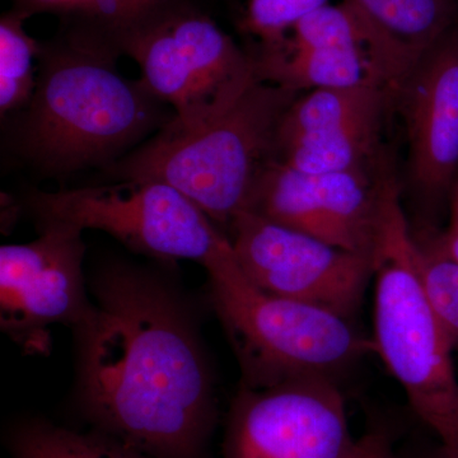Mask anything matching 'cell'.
Returning <instances> with one entry per match:
<instances>
[{"instance_id": "obj_1", "label": "cell", "mask_w": 458, "mask_h": 458, "mask_svg": "<svg viewBox=\"0 0 458 458\" xmlns=\"http://www.w3.org/2000/svg\"><path fill=\"white\" fill-rule=\"evenodd\" d=\"M81 394L99 432L147 458H200L214 423L212 375L179 298L125 265L93 284Z\"/></svg>"}, {"instance_id": "obj_2", "label": "cell", "mask_w": 458, "mask_h": 458, "mask_svg": "<svg viewBox=\"0 0 458 458\" xmlns=\"http://www.w3.org/2000/svg\"><path fill=\"white\" fill-rule=\"evenodd\" d=\"M119 56L74 27L41 44L35 90L14 126L17 155L47 176H69L104 170L162 131L174 114L120 73Z\"/></svg>"}, {"instance_id": "obj_3", "label": "cell", "mask_w": 458, "mask_h": 458, "mask_svg": "<svg viewBox=\"0 0 458 458\" xmlns=\"http://www.w3.org/2000/svg\"><path fill=\"white\" fill-rule=\"evenodd\" d=\"M298 93L256 80L231 105L191 128L165 125L104 168L114 181H159L227 229L249 209L256 182L278 152L280 123Z\"/></svg>"}, {"instance_id": "obj_4", "label": "cell", "mask_w": 458, "mask_h": 458, "mask_svg": "<svg viewBox=\"0 0 458 458\" xmlns=\"http://www.w3.org/2000/svg\"><path fill=\"white\" fill-rule=\"evenodd\" d=\"M377 354L405 391L419 418L458 447V381L450 340L423 285L418 246L401 207L397 183L387 176L375 255Z\"/></svg>"}, {"instance_id": "obj_5", "label": "cell", "mask_w": 458, "mask_h": 458, "mask_svg": "<svg viewBox=\"0 0 458 458\" xmlns=\"http://www.w3.org/2000/svg\"><path fill=\"white\" fill-rule=\"evenodd\" d=\"M205 269L214 309L236 349L246 386L258 387L294 377L335 379L376 352L373 339L361 335L352 318L265 293L252 284L232 245Z\"/></svg>"}, {"instance_id": "obj_6", "label": "cell", "mask_w": 458, "mask_h": 458, "mask_svg": "<svg viewBox=\"0 0 458 458\" xmlns=\"http://www.w3.org/2000/svg\"><path fill=\"white\" fill-rule=\"evenodd\" d=\"M29 208L40 225L98 229L162 260H194L205 267L231 247L227 234L194 201L159 181L38 191Z\"/></svg>"}, {"instance_id": "obj_7", "label": "cell", "mask_w": 458, "mask_h": 458, "mask_svg": "<svg viewBox=\"0 0 458 458\" xmlns=\"http://www.w3.org/2000/svg\"><path fill=\"white\" fill-rule=\"evenodd\" d=\"M227 236L241 270L265 293L316 304L352 318L373 276V260L250 210Z\"/></svg>"}, {"instance_id": "obj_8", "label": "cell", "mask_w": 458, "mask_h": 458, "mask_svg": "<svg viewBox=\"0 0 458 458\" xmlns=\"http://www.w3.org/2000/svg\"><path fill=\"white\" fill-rule=\"evenodd\" d=\"M335 379L294 377L243 385L225 437V458H346L354 445Z\"/></svg>"}, {"instance_id": "obj_9", "label": "cell", "mask_w": 458, "mask_h": 458, "mask_svg": "<svg viewBox=\"0 0 458 458\" xmlns=\"http://www.w3.org/2000/svg\"><path fill=\"white\" fill-rule=\"evenodd\" d=\"M38 240L0 249V325L32 354L50 348V327L75 333L92 315L82 262V231L64 225H40Z\"/></svg>"}, {"instance_id": "obj_10", "label": "cell", "mask_w": 458, "mask_h": 458, "mask_svg": "<svg viewBox=\"0 0 458 458\" xmlns=\"http://www.w3.org/2000/svg\"><path fill=\"white\" fill-rule=\"evenodd\" d=\"M370 172L307 174L274 159L259 177L247 210L373 260L387 176Z\"/></svg>"}, {"instance_id": "obj_11", "label": "cell", "mask_w": 458, "mask_h": 458, "mask_svg": "<svg viewBox=\"0 0 458 458\" xmlns=\"http://www.w3.org/2000/svg\"><path fill=\"white\" fill-rule=\"evenodd\" d=\"M399 95L408 129L412 190L436 203L458 180V25L423 57Z\"/></svg>"}, {"instance_id": "obj_12", "label": "cell", "mask_w": 458, "mask_h": 458, "mask_svg": "<svg viewBox=\"0 0 458 458\" xmlns=\"http://www.w3.org/2000/svg\"><path fill=\"white\" fill-rule=\"evenodd\" d=\"M369 31V51L391 92L452 27L458 25L457 0H348Z\"/></svg>"}, {"instance_id": "obj_13", "label": "cell", "mask_w": 458, "mask_h": 458, "mask_svg": "<svg viewBox=\"0 0 458 458\" xmlns=\"http://www.w3.org/2000/svg\"><path fill=\"white\" fill-rule=\"evenodd\" d=\"M254 57L261 81L295 93L369 83L385 86L367 47L293 49L285 40L270 47L261 45Z\"/></svg>"}, {"instance_id": "obj_14", "label": "cell", "mask_w": 458, "mask_h": 458, "mask_svg": "<svg viewBox=\"0 0 458 458\" xmlns=\"http://www.w3.org/2000/svg\"><path fill=\"white\" fill-rule=\"evenodd\" d=\"M384 111L367 114L333 131L304 135L278 148L276 159L307 174L372 167Z\"/></svg>"}, {"instance_id": "obj_15", "label": "cell", "mask_w": 458, "mask_h": 458, "mask_svg": "<svg viewBox=\"0 0 458 458\" xmlns=\"http://www.w3.org/2000/svg\"><path fill=\"white\" fill-rule=\"evenodd\" d=\"M390 92L382 84L369 83L310 90L298 96L280 123L278 148L304 135L333 131L367 114L385 111Z\"/></svg>"}, {"instance_id": "obj_16", "label": "cell", "mask_w": 458, "mask_h": 458, "mask_svg": "<svg viewBox=\"0 0 458 458\" xmlns=\"http://www.w3.org/2000/svg\"><path fill=\"white\" fill-rule=\"evenodd\" d=\"M32 16L18 7L0 21V114H18L29 104L38 80L41 44L26 31L27 18Z\"/></svg>"}, {"instance_id": "obj_17", "label": "cell", "mask_w": 458, "mask_h": 458, "mask_svg": "<svg viewBox=\"0 0 458 458\" xmlns=\"http://www.w3.org/2000/svg\"><path fill=\"white\" fill-rule=\"evenodd\" d=\"M180 2L182 0H59L54 12L64 16L66 26L92 33L116 50L114 44L120 36Z\"/></svg>"}, {"instance_id": "obj_18", "label": "cell", "mask_w": 458, "mask_h": 458, "mask_svg": "<svg viewBox=\"0 0 458 458\" xmlns=\"http://www.w3.org/2000/svg\"><path fill=\"white\" fill-rule=\"evenodd\" d=\"M16 458H147L106 434H83L49 424L26 428L16 441Z\"/></svg>"}, {"instance_id": "obj_19", "label": "cell", "mask_w": 458, "mask_h": 458, "mask_svg": "<svg viewBox=\"0 0 458 458\" xmlns=\"http://www.w3.org/2000/svg\"><path fill=\"white\" fill-rule=\"evenodd\" d=\"M291 32L286 44L293 49H369L367 27L348 0L322 5L298 21Z\"/></svg>"}, {"instance_id": "obj_20", "label": "cell", "mask_w": 458, "mask_h": 458, "mask_svg": "<svg viewBox=\"0 0 458 458\" xmlns=\"http://www.w3.org/2000/svg\"><path fill=\"white\" fill-rule=\"evenodd\" d=\"M418 265L424 288L452 349L458 351V262L437 245L434 237L418 241Z\"/></svg>"}, {"instance_id": "obj_21", "label": "cell", "mask_w": 458, "mask_h": 458, "mask_svg": "<svg viewBox=\"0 0 458 458\" xmlns=\"http://www.w3.org/2000/svg\"><path fill=\"white\" fill-rule=\"evenodd\" d=\"M328 0H249L242 29L261 45H278L286 32L307 14L327 4Z\"/></svg>"}, {"instance_id": "obj_22", "label": "cell", "mask_w": 458, "mask_h": 458, "mask_svg": "<svg viewBox=\"0 0 458 458\" xmlns=\"http://www.w3.org/2000/svg\"><path fill=\"white\" fill-rule=\"evenodd\" d=\"M346 458H396L390 438L381 430L364 434L355 439Z\"/></svg>"}, {"instance_id": "obj_23", "label": "cell", "mask_w": 458, "mask_h": 458, "mask_svg": "<svg viewBox=\"0 0 458 458\" xmlns=\"http://www.w3.org/2000/svg\"><path fill=\"white\" fill-rule=\"evenodd\" d=\"M450 222L442 234L433 236L437 245L452 260L458 262V180L450 192Z\"/></svg>"}, {"instance_id": "obj_24", "label": "cell", "mask_w": 458, "mask_h": 458, "mask_svg": "<svg viewBox=\"0 0 458 458\" xmlns=\"http://www.w3.org/2000/svg\"><path fill=\"white\" fill-rule=\"evenodd\" d=\"M59 0H22L21 8L26 9L30 13H36L38 11H55Z\"/></svg>"}, {"instance_id": "obj_25", "label": "cell", "mask_w": 458, "mask_h": 458, "mask_svg": "<svg viewBox=\"0 0 458 458\" xmlns=\"http://www.w3.org/2000/svg\"><path fill=\"white\" fill-rule=\"evenodd\" d=\"M436 458H458V447L442 445L441 451L438 452Z\"/></svg>"}]
</instances>
